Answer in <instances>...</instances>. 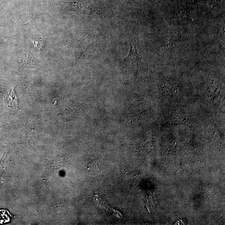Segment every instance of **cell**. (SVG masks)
Returning a JSON list of instances; mask_svg holds the SVG:
<instances>
[{
  "mask_svg": "<svg viewBox=\"0 0 225 225\" xmlns=\"http://www.w3.org/2000/svg\"><path fill=\"white\" fill-rule=\"evenodd\" d=\"M11 215L6 210H0V224L8 222L10 221Z\"/></svg>",
  "mask_w": 225,
  "mask_h": 225,
  "instance_id": "cell-1",
  "label": "cell"
},
{
  "mask_svg": "<svg viewBox=\"0 0 225 225\" xmlns=\"http://www.w3.org/2000/svg\"><path fill=\"white\" fill-rule=\"evenodd\" d=\"M3 155L0 154V168L1 167L2 161H3Z\"/></svg>",
  "mask_w": 225,
  "mask_h": 225,
  "instance_id": "cell-2",
  "label": "cell"
}]
</instances>
